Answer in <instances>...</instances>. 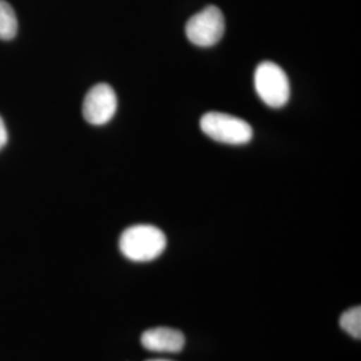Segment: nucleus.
Listing matches in <instances>:
<instances>
[{"mask_svg": "<svg viewBox=\"0 0 361 361\" xmlns=\"http://www.w3.org/2000/svg\"><path fill=\"white\" fill-rule=\"evenodd\" d=\"M119 249L131 261H153L166 249V235L153 225H135L122 233Z\"/></svg>", "mask_w": 361, "mask_h": 361, "instance_id": "nucleus-1", "label": "nucleus"}, {"mask_svg": "<svg viewBox=\"0 0 361 361\" xmlns=\"http://www.w3.org/2000/svg\"><path fill=\"white\" fill-rule=\"evenodd\" d=\"M200 126L209 138L228 145H245L253 137V130L246 121L217 111L202 116Z\"/></svg>", "mask_w": 361, "mask_h": 361, "instance_id": "nucleus-2", "label": "nucleus"}, {"mask_svg": "<svg viewBox=\"0 0 361 361\" xmlns=\"http://www.w3.org/2000/svg\"><path fill=\"white\" fill-rule=\"evenodd\" d=\"M255 86L264 104L279 109L289 101L290 86L284 70L273 62H262L255 74Z\"/></svg>", "mask_w": 361, "mask_h": 361, "instance_id": "nucleus-3", "label": "nucleus"}, {"mask_svg": "<svg viewBox=\"0 0 361 361\" xmlns=\"http://www.w3.org/2000/svg\"><path fill=\"white\" fill-rule=\"evenodd\" d=\"M225 32L224 13L216 6H207L201 13L193 15L186 25V37L200 47L217 44Z\"/></svg>", "mask_w": 361, "mask_h": 361, "instance_id": "nucleus-4", "label": "nucleus"}, {"mask_svg": "<svg viewBox=\"0 0 361 361\" xmlns=\"http://www.w3.org/2000/svg\"><path fill=\"white\" fill-rule=\"evenodd\" d=\"M116 91L106 83H99L85 98L83 116L91 125H104L116 114Z\"/></svg>", "mask_w": 361, "mask_h": 361, "instance_id": "nucleus-5", "label": "nucleus"}, {"mask_svg": "<svg viewBox=\"0 0 361 361\" xmlns=\"http://www.w3.org/2000/svg\"><path fill=\"white\" fill-rule=\"evenodd\" d=\"M141 344L152 352L176 353L185 347V336L178 329L158 326L143 332Z\"/></svg>", "mask_w": 361, "mask_h": 361, "instance_id": "nucleus-6", "label": "nucleus"}, {"mask_svg": "<svg viewBox=\"0 0 361 361\" xmlns=\"http://www.w3.org/2000/svg\"><path fill=\"white\" fill-rule=\"evenodd\" d=\"M18 32V19L13 7L0 0V39L1 40H11L15 38Z\"/></svg>", "mask_w": 361, "mask_h": 361, "instance_id": "nucleus-7", "label": "nucleus"}, {"mask_svg": "<svg viewBox=\"0 0 361 361\" xmlns=\"http://www.w3.org/2000/svg\"><path fill=\"white\" fill-rule=\"evenodd\" d=\"M340 326L348 335L360 338L361 337V310L360 307H353L345 310L340 317Z\"/></svg>", "mask_w": 361, "mask_h": 361, "instance_id": "nucleus-8", "label": "nucleus"}, {"mask_svg": "<svg viewBox=\"0 0 361 361\" xmlns=\"http://www.w3.org/2000/svg\"><path fill=\"white\" fill-rule=\"evenodd\" d=\"M7 140H8L7 129H6V125H4L3 119L0 118V149L4 147V145L7 143Z\"/></svg>", "mask_w": 361, "mask_h": 361, "instance_id": "nucleus-9", "label": "nucleus"}, {"mask_svg": "<svg viewBox=\"0 0 361 361\" xmlns=\"http://www.w3.org/2000/svg\"><path fill=\"white\" fill-rule=\"evenodd\" d=\"M147 361H171V360H164V359H155V360H147Z\"/></svg>", "mask_w": 361, "mask_h": 361, "instance_id": "nucleus-10", "label": "nucleus"}]
</instances>
